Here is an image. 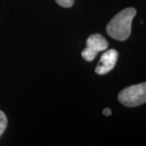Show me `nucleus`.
Wrapping results in <instances>:
<instances>
[{
	"label": "nucleus",
	"instance_id": "3",
	"mask_svg": "<svg viewBox=\"0 0 146 146\" xmlns=\"http://www.w3.org/2000/svg\"><path fill=\"white\" fill-rule=\"evenodd\" d=\"M108 47V42L104 36L99 33L92 34L87 39L86 48L84 50L81 55L84 60L93 61L100 51L106 50Z\"/></svg>",
	"mask_w": 146,
	"mask_h": 146
},
{
	"label": "nucleus",
	"instance_id": "7",
	"mask_svg": "<svg viewBox=\"0 0 146 146\" xmlns=\"http://www.w3.org/2000/svg\"><path fill=\"white\" fill-rule=\"evenodd\" d=\"M111 114H112V111L110 108H106V109L103 110V115H106V116H110Z\"/></svg>",
	"mask_w": 146,
	"mask_h": 146
},
{
	"label": "nucleus",
	"instance_id": "6",
	"mask_svg": "<svg viewBox=\"0 0 146 146\" xmlns=\"http://www.w3.org/2000/svg\"><path fill=\"white\" fill-rule=\"evenodd\" d=\"M56 2L63 7H71L74 3V0H56Z\"/></svg>",
	"mask_w": 146,
	"mask_h": 146
},
{
	"label": "nucleus",
	"instance_id": "5",
	"mask_svg": "<svg viewBox=\"0 0 146 146\" xmlns=\"http://www.w3.org/2000/svg\"><path fill=\"white\" fill-rule=\"evenodd\" d=\"M7 127V119L6 115L0 110V136H2Z\"/></svg>",
	"mask_w": 146,
	"mask_h": 146
},
{
	"label": "nucleus",
	"instance_id": "1",
	"mask_svg": "<svg viewBox=\"0 0 146 146\" xmlns=\"http://www.w3.org/2000/svg\"><path fill=\"white\" fill-rule=\"evenodd\" d=\"M136 14V11L133 7H128L119 11L106 26V32L109 36L119 41L127 40L130 36L131 22Z\"/></svg>",
	"mask_w": 146,
	"mask_h": 146
},
{
	"label": "nucleus",
	"instance_id": "2",
	"mask_svg": "<svg viewBox=\"0 0 146 146\" xmlns=\"http://www.w3.org/2000/svg\"><path fill=\"white\" fill-rule=\"evenodd\" d=\"M121 104L135 107L146 102V82L129 86L123 89L118 96Z\"/></svg>",
	"mask_w": 146,
	"mask_h": 146
},
{
	"label": "nucleus",
	"instance_id": "4",
	"mask_svg": "<svg viewBox=\"0 0 146 146\" xmlns=\"http://www.w3.org/2000/svg\"><path fill=\"white\" fill-rule=\"evenodd\" d=\"M119 54L117 50L111 49L104 52L100 58V61L95 68V72L98 75H105L115 68L118 60Z\"/></svg>",
	"mask_w": 146,
	"mask_h": 146
}]
</instances>
